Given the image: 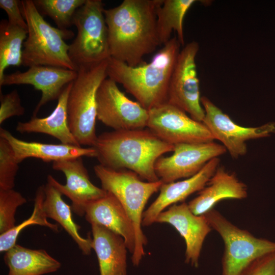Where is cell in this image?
Wrapping results in <instances>:
<instances>
[{"instance_id":"1","label":"cell","mask_w":275,"mask_h":275,"mask_svg":"<svg viewBox=\"0 0 275 275\" xmlns=\"http://www.w3.org/2000/svg\"><path fill=\"white\" fill-rule=\"evenodd\" d=\"M163 0H124L104 9L111 57L131 67L145 63L144 57L161 46L157 10Z\"/></svg>"},{"instance_id":"2","label":"cell","mask_w":275,"mask_h":275,"mask_svg":"<svg viewBox=\"0 0 275 275\" xmlns=\"http://www.w3.org/2000/svg\"><path fill=\"white\" fill-rule=\"evenodd\" d=\"M93 147L100 164L114 170H130L148 182L159 180L155 164L162 155L174 149L147 128L103 132L97 136Z\"/></svg>"},{"instance_id":"3","label":"cell","mask_w":275,"mask_h":275,"mask_svg":"<svg viewBox=\"0 0 275 275\" xmlns=\"http://www.w3.org/2000/svg\"><path fill=\"white\" fill-rule=\"evenodd\" d=\"M181 46L175 36L162 46L149 63L135 67L110 57L107 76L121 84L137 102L149 111L168 101L170 82Z\"/></svg>"},{"instance_id":"4","label":"cell","mask_w":275,"mask_h":275,"mask_svg":"<svg viewBox=\"0 0 275 275\" xmlns=\"http://www.w3.org/2000/svg\"><path fill=\"white\" fill-rule=\"evenodd\" d=\"M20 8L28 25L22 65L53 66L77 71L68 54L69 45L64 41L74 36L73 33L51 26L43 18L32 0L20 1Z\"/></svg>"},{"instance_id":"5","label":"cell","mask_w":275,"mask_h":275,"mask_svg":"<svg viewBox=\"0 0 275 275\" xmlns=\"http://www.w3.org/2000/svg\"><path fill=\"white\" fill-rule=\"evenodd\" d=\"M101 188L113 194L121 203L134 226L136 245L131 261L138 266L145 255L144 246L147 240L142 229L145 207L150 197L159 190L162 182L144 181L136 173L128 170H114L100 164L94 166Z\"/></svg>"},{"instance_id":"6","label":"cell","mask_w":275,"mask_h":275,"mask_svg":"<svg viewBox=\"0 0 275 275\" xmlns=\"http://www.w3.org/2000/svg\"><path fill=\"white\" fill-rule=\"evenodd\" d=\"M108 60L80 66L72 82L67 104L68 121L70 131L80 146L93 147L97 139L96 94L107 77Z\"/></svg>"},{"instance_id":"7","label":"cell","mask_w":275,"mask_h":275,"mask_svg":"<svg viewBox=\"0 0 275 275\" xmlns=\"http://www.w3.org/2000/svg\"><path fill=\"white\" fill-rule=\"evenodd\" d=\"M104 9L101 0H86L74 15L73 25L77 33L69 45L68 54L77 70L111 57Z\"/></svg>"},{"instance_id":"8","label":"cell","mask_w":275,"mask_h":275,"mask_svg":"<svg viewBox=\"0 0 275 275\" xmlns=\"http://www.w3.org/2000/svg\"><path fill=\"white\" fill-rule=\"evenodd\" d=\"M204 215L224 242L222 275H239L254 259L275 251V242L256 237L249 231L239 228L215 209Z\"/></svg>"},{"instance_id":"9","label":"cell","mask_w":275,"mask_h":275,"mask_svg":"<svg viewBox=\"0 0 275 275\" xmlns=\"http://www.w3.org/2000/svg\"><path fill=\"white\" fill-rule=\"evenodd\" d=\"M199 47V43L193 41L180 50L171 78L167 102L202 122L205 112L201 102L196 63Z\"/></svg>"},{"instance_id":"10","label":"cell","mask_w":275,"mask_h":275,"mask_svg":"<svg viewBox=\"0 0 275 275\" xmlns=\"http://www.w3.org/2000/svg\"><path fill=\"white\" fill-rule=\"evenodd\" d=\"M148 112L147 128L168 144L175 146L214 141L203 122L194 120L186 112L168 102Z\"/></svg>"},{"instance_id":"11","label":"cell","mask_w":275,"mask_h":275,"mask_svg":"<svg viewBox=\"0 0 275 275\" xmlns=\"http://www.w3.org/2000/svg\"><path fill=\"white\" fill-rule=\"evenodd\" d=\"M117 84L106 78L99 87L96 94L97 119L114 130L147 128L148 111L138 102L129 99Z\"/></svg>"},{"instance_id":"12","label":"cell","mask_w":275,"mask_h":275,"mask_svg":"<svg viewBox=\"0 0 275 275\" xmlns=\"http://www.w3.org/2000/svg\"><path fill=\"white\" fill-rule=\"evenodd\" d=\"M201 102L205 112L202 122L214 140L219 141L234 158L246 154V141L269 136L275 132L274 123L258 127L241 126L235 123L208 97H201Z\"/></svg>"},{"instance_id":"13","label":"cell","mask_w":275,"mask_h":275,"mask_svg":"<svg viewBox=\"0 0 275 275\" xmlns=\"http://www.w3.org/2000/svg\"><path fill=\"white\" fill-rule=\"evenodd\" d=\"M173 152L170 156L159 158L155 164V173L163 183L193 176L208 162L224 154L227 150L223 145L213 141L177 144Z\"/></svg>"},{"instance_id":"14","label":"cell","mask_w":275,"mask_h":275,"mask_svg":"<svg viewBox=\"0 0 275 275\" xmlns=\"http://www.w3.org/2000/svg\"><path fill=\"white\" fill-rule=\"evenodd\" d=\"M52 167L54 170L65 174L66 182L62 184L50 175L47 177V182L71 200L72 210L77 215H85L86 208L90 203L107 194L105 190L91 181L82 157L55 161Z\"/></svg>"},{"instance_id":"15","label":"cell","mask_w":275,"mask_h":275,"mask_svg":"<svg viewBox=\"0 0 275 275\" xmlns=\"http://www.w3.org/2000/svg\"><path fill=\"white\" fill-rule=\"evenodd\" d=\"M155 223L172 226L185 241V262L197 268L204 240L212 229L205 215H197L184 202L175 204L161 212Z\"/></svg>"},{"instance_id":"16","label":"cell","mask_w":275,"mask_h":275,"mask_svg":"<svg viewBox=\"0 0 275 275\" xmlns=\"http://www.w3.org/2000/svg\"><path fill=\"white\" fill-rule=\"evenodd\" d=\"M77 76V71L58 67L35 66L24 72L5 74L0 80V89L5 85H30L40 90L41 97L33 112V116H36L42 106L58 99L65 87Z\"/></svg>"},{"instance_id":"17","label":"cell","mask_w":275,"mask_h":275,"mask_svg":"<svg viewBox=\"0 0 275 275\" xmlns=\"http://www.w3.org/2000/svg\"><path fill=\"white\" fill-rule=\"evenodd\" d=\"M219 157L214 158L191 177L181 181L162 183L159 190L158 196L143 213L142 226H149L155 223L158 215L168 207L183 202L191 194L202 190L219 166Z\"/></svg>"},{"instance_id":"18","label":"cell","mask_w":275,"mask_h":275,"mask_svg":"<svg viewBox=\"0 0 275 275\" xmlns=\"http://www.w3.org/2000/svg\"><path fill=\"white\" fill-rule=\"evenodd\" d=\"M85 218L91 224L102 226L121 236L129 252L133 254L136 245L134 226L119 200L107 192L104 197L90 203L86 207Z\"/></svg>"},{"instance_id":"19","label":"cell","mask_w":275,"mask_h":275,"mask_svg":"<svg viewBox=\"0 0 275 275\" xmlns=\"http://www.w3.org/2000/svg\"><path fill=\"white\" fill-rule=\"evenodd\" d=\"M248 195L247 186L235 174L219 166L207 185L187 204L193 213L204 215L223 200H241Z\"/></svg>"},{"instance_id":"20","label":"cell","mask_w":275,"mask_h":275,"mask_svg":"<svg viewBox=\"0 0 275 275\" xmlns=\"http://www.w3.org/2000/svg\"><path fill=\"white\" fill-rule=\"evenodd\" d=\"M0 137L7 140L15 153L19 163L26 158H39L45 162L57 161L87 156L96 157L97 153L94 147L82 148L64 144H45L36 142H27L13 136L7 130L1 128Z\"/></svg>"},{"instance_id":"21","label":"cell","mask_w":275,"mask_h":275,"mask_svg":"<svg viewBox=\"0 0 275 275\" xmlns=\"http://www.w3.org/2000/svg\"><path fill=\"white\" fill-rule=\"evenodd\" d=\"M92 247L96 254L99 275H127V250L124 239L99 225L91 224Z\"/></svg>"},{"instance_id":"22","label":"cell","mask_w":275,"mask_h":275,"mask_svg":"<svg viewBox=\"0 0 275 275\" xmlns=\"http://www.w3.org/2000/svg\"><path fill=\"white\" fill-rule=\"evenodd\" d=\"M72 82L63 89L56 108L49 116L44 118L33 116L26 122H19L16 130L21 133H44L57 139L62 144L81 147L70 131L68 121L67 104Z\"/></svg>"},{"instance_id":"23","label":"cell","mask_w":275,"mask_h":275,"mask_svg":"<svg viewBox=\"0 0 275 275\" xmlns=\"http://www.w3.org/2000/svg\"><path fill=\"white\" fill-rule=\"evenodd\" d=\"M8 275H43L57 271L61 263L43 249L33 250L16 244L5 252Z\"/></svg>"},{"instance_id":"24","label":"cell","mask_w":275,"mask_h":275,"mask_svg":"<svg viewBox=\"0 0 275 275\" xmlns=\"http://www.w3.org/2000/svg\"><path fill=\"white\" fill-rule=\"evenodd\" d=\"M45 194L43 208L46 217L61 226L76 242L83 254L90 255L92 249V237L89 235L84 238L80 235V227L74 222L71 207L63 200L62 194L48 182L45 185Z\"/></svg>"},{"instance_id":"25","label":"cell","mask_w":275,"mask_h":275,"mask_svg":"<svg viewBox=\"0 0 275 275\" xmlns=\"http://www.w3.org/2000/svg\"><path fill=\"white\" fill-rule=\"evenodd\" d=\"M196 0H163L157 10V28L160 45L163 46L171 38L173 31L182 46L185 45L183 20Z\"/></svg>"},{"instance_id":"26","label":"cell","mask_w":275,"mask_h":275,"mask_svg":"<svg viewBox=\"0 0 275 275\" xmlns=\"http://www.w3.org/2000/svg\"><path fill=\"white\" fill-rule=\"evenodd\" d=\"M27 36V30L12 25L5 19L1 21L0 80L9 66L22 65V46Z\"/></svg>"},{"instance_id":"27","label":"cell","mask_w":275,"mask_h":275,"mask_svg":"<svg viewBox=\"0 0 275 275\" xmlns=\"http://www.w3.org/2000/svg\"><path fill=\"white\" fill-rule=\"evenodd\" d=\"M45 197V185L39 186L36 190L34 199V205L32 215L20 224L0 235V252H6L16 244L18 236L25 228L31 225L44 226L54 232H59L58 226L52 224L47 220L43 208Z\"/></svg>"},{"instance_id":"28","label":"cell","mask_w":275,"mask_h":275,"mask_svg":"<svg viewBox=\"0 0 275 275\" xmlns=\"http://www.w3.org/2000/svg\"><path fill=\"white\" fill-rule=\"evenodd\" d=\"M86 0H34L33 2L42 15L50 17L58 28L68 31L73 25V18L76 10Z\"/></svg>"},{"instance_id":"29","label":"cell","mask_w":275,"mask_h":275,"mask_svg":"<svg viewBox=\"0 0 275 275\" xmlns=\"http://www.w3.org/2000/svg\"><path fill=\"white\" fill-rule=\"evenodd\" d=\"M26 199L13 189H0V234L14 227L17 208L26 203Z\"/></svg>"},{"instance_id":"30","label":"cell","mask_w":275,"mask_h":275,"mask_svg":"<svg viewBox=\"0 0 275 275\" xmlns=\"http://www.w3.org/2000/svg\"><path fill=\"white\" fill-rule=\"evenodd\" d=\"M19 169L14 151L5 139L0 137V189H13Z\"/></svg>"},{"instance_id":"31","label":"cell","mask_w":275,"mask_h":275,"mask_svg":"<svg viewBox=\"0 0 275 275\" xmlns=\"http://www.w3.org/2000/svg\"><path fill=\"white\" fill-rule=\"evenodd\" d=\"M0 102L1 124L9 118L24 114V108L21 105L19 93L15 89L7 94H3L1 91Z\"/></svg>"},{"instance_id":"32","label":"cell","mask_w":275,"mask_h":275,"mask_svg":"<svg viewBox=\"0 0 275 275\" xmlns=\"http://www.w3.org/2000/svg\"><path fill=\"white\" fill-rule=\"evenodd\" d=\"M239 275H275V251L254 259Z\"/></svg>"},{"instance_id":"33","label":"cell","mask_w":275,"mask_h":275,"mask_svg":"<svg viewBox=\"0 0 275 275\" xmlns=\"http://www.w3.org/2000/svg\"><path fill=\"white\" fill-rule=\"evenodd\" d=\"M0 7L8 16V22L28 31L27 23L20 8V1L0 0Z\"/></svg>"}]
</instances>
